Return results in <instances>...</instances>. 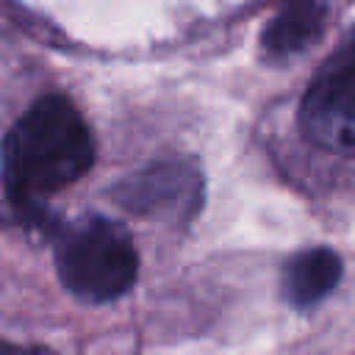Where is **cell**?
Segmentation results:
<instances>
[{
    "label": "cell",
    "mask_w": 355,
    "mask_h": 355,
    "mask_svg": "<svg viewBox=\"0 0 355 355\" xmlns=\"http://www.w3.org/2000/svg\"><path fill=\"white\" fill-rule=\"evenodd\" d=\"M94 164V136L64 94L39 97L6 133L3 186L22 225L50 230L42 202L78 183Z\"/></svg>",
    "instance_id": "6da1fadb"
},
{
    "label": "cell",
    "mask_w": 355,
    "mask_h": 355,
    "mask_svg": "<svg viewBox=\"0 0 355 355\" xmlns=\"http://www.w3.org/2000/svg\"><path fill=\"white\" fill-rule=\"evenodd\" d=\"M55 272L72 297L111 302L136 283L139 255L122 225L83 216L55 233Z\"/></svg>",
    "instance_id": "7a4b0ae2"
},
{
    "label": "cell",
    "mask_w": 355,
    "mask_h": 355,
    "mask_svg": "<svg viewBox=\"0 0 355 355\" xmlns=\"http://www.w3.org/2000/svg\"><path fill=\"white\" fill-rule=\"evenodd\" d=\"M300 133L336 155L355 150V50L352 36L341 42L333 58L316 72L300 103Z\"/></svg>",
    "instance_id": "3957f363"
},
{
    "label": "cell",
    "mask_w": 355,
    "mask_h": 355,
    "mask_svg": "<svg viewBox=\"0 0 355 355\" xmlns=\"http://www.w3.org/2000/svg\"><path fill=\"white\" fill-rule=\"evenodd\" d=\"M202 194H205L202 169L189 158L153 161L144 169L125 175L108 191V197L128 214L180 227L200 214Z\"/></svg>",
    "instance_id": "277c9868"
},
{
    "label": "cell",
    "mask_w": 355,
    "mask_h": 355,
    "mask_svg": "<svg viewBox=\"0 0 355 355\" xmlns=\"http://www.w3.org/2000/svg\"><path fill=\"white\" fill-rule=\"evenodd\" d=\"M327 6L322 0H280L275 17L261 33V53L266 61L297 58L322 39Z\"/></svg>",
    "instance_id": "5b68a950"
},
{
    "label": "cell",
    "mask_w": 355,
    "mask_h": 355,
    "mask_svg": "<svg viewBox=\"0 0 355 355\" xmlns=\"http://www.w3.org/2000/svg\"><path fill=\"white\" fill-rule=\"evenodd\" d=\"M344 275V261L336 250L327 247H313L297 252L280 275V297L297 308L308 311L319 305L341 280Z\"/></svg>",
    "instance_id": "8992f818"
},
{
    "label": "cell",
    "mask_w": 355,
    "mask_h": 355,
    "mask_svg": "<svg viewBox=\"0 0 355 355\" xmlns=\"http://www.w3.org/2000/svg\"><path fill=\"white\" fill-rule=\"evenodd\" d=\"M0 355H50V352L39 349V347H19V344L0 341Z\"/></svg>",
    "instance_id": "52a82bcc"
}]
</instances>
